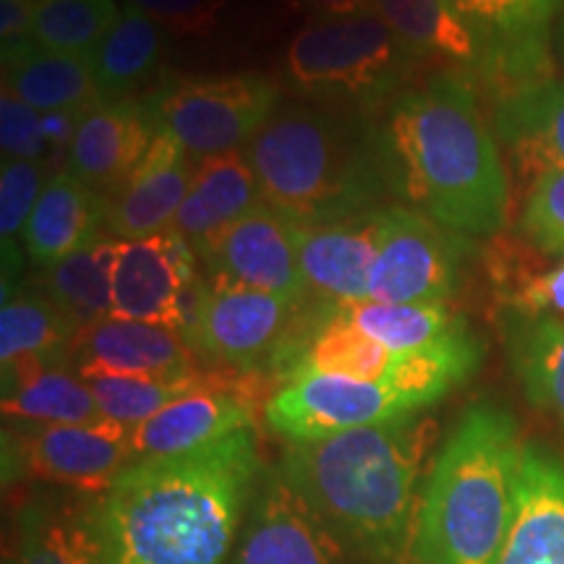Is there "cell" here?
<instances>
[{
    "instance_id": "1",
    "label": "cell",
    "mask_w": 564,
    "mask_h": 564,
    "mask_svg": "<svg viewBox=\"0 0 564 564\" xmlns=\"http://www.w3.org/2000/svg\"><path fill=\"white\" fill-rule=\"evenodd\" d=\"M379 110L392 196L468 238L505 228L510 183L468 68H442L408 84Z\"/></svg>"
},
{
    "instance_id": "2",
    "label": "cell",
    "mask_w": 564,
    "mask_h": 564,
    "mask_svg": "<svg viewBox=\"0 0 564 564\" xmlns=\"http://www.w3.org/2000/svg\"><path fill=\"white\" fill-rule=\"evenodd\" d=\"M257 476L251 429L129 465L100 497L102 564H223Z\"/></svg>"
},
{
    "instance_id": "3",
    "label": "cell",
    "mask_w": 564,
    "mask_h": 564,
    "mask_svg": "<svg viewBox=\"0 0 564 564\" xmlns=\"http://www.w3.org/2000/svg\"><path fill=\"white\" fill-rule=\"evenodd\" d=\"M434 442V419L403 415L291 442L278 470L337 539L377 564H413Z\"/></svg>"
},
{
    "instance_id": "4",
    "label": "cell",
    "mask_w": 564,
    "mask_h": 564,
    "mask_svg": "<svg viewBox=\"0 0 564 564\" xmlns=\"http://www.w3.org/2000/svg\"><path fill=\"white\" fill-rule=\"evenodd\" d=\"M267 207L295 225H327L382 207L392 194L369 112L278 108L246 144Z\"/></svg>"
},
{
    "instance_id": "5",
    "label": "cell",
    "mask_w": 564,
    "mask_h": 564,
    "mask_svg": "<svg viewBox=\"0 0 564 564\" xmlns=\"http://www.w3.org/2000/svg\"><path fill=\"white\" fill-rule=\"evenodd\" d=\"M525 444L505 408L463 413L434 457L413 564H497L518 507Z\"/></svg>"
},
{
    "instance_id": "6",
    "label": "cell",
    "mask_w": 564,
    "mask_h": 564,
    "mask_svg": "<svg viewBox=\"0 0 564 564\" xmlns=\"http://www.w3.org/2000/svg\"><path fill=\"white\" fill-rule=\"evenodd\" d=\"M423 58L373 11L314 19L285 51V82L312 100L371 112L408 87Z\"/></svg>"
},
{
    "instance_id": "7",
    "label": "cell",
    "mask_w": 564,
    "mask_h": 564,
    "mask_svg": "<svg viewBox=\"0 0 564 564\" xmlns=\"http://www.w3.org/2000/svg\"><path fill=\"white\" fill-rule=\"evenodd\" d=\"M280 87L257 70L167 79L150 102L158 131L171 133L194 160L241 150L274 116Z\"/></svg>"
},
{
    "instance_id": "8",
    "label": "cell",
    "mask_w": 564,
    "mask_h": 564,
    "mask_svg": "<svg viewBox=\"0 0 564 564\" xmlns=\"http://www.w3.org/2000/svg\"><path fill=\"white\" fill-rule=\"evenodd\" d=\"M301 306L303 301L288 295L230 291L199 280L188 301L183 337L204 361L225 371L257 373L262 366L270 369Z\"/></svg>"
},
{
    "instance_id": "9",
    "label": "cell",
    "mask_w": 564,
    "mask_h": 564,
    "mask_svg": "<svg viewBox=\"0 0 564 564\" xmlns=\"http://www.w3.org/2000/svg\"><path fill=\"white\" fill-rule=\"evenodd\" d=\"M468 257V236L444 228L419 209L390 204L369 301L447 303L460 288Z\"/></svg>"
},
{
    "instance_id": "10",
    "label": "cell",
    "mask_w": 564,
    "mask_h": 564,
    "mask_svg": "<svg viewBox=\"0 0 564 564\" xmlns=\"http://www.w3.org/2000/svg\"><path fill=\"white\" fill-rule=\"evenodd\" d=\"M564 0H449L478 45L476 74L494 100L552 79V19Z\"/></svg>"
},
{
    "instance_id": "11",
    "label": "cell",
    "mask_w": 564,
    "mask_h": 564,
    "mask_svg": "<svg viewBox=\"0 0 564 564\" xmlns=\"http://www.w3.org/2000/svg\"><path fill=\"white\" fill-rule=\"evenodd\" d=\"M419 411H423L419 400L390 379L361 382V379L312 373L280 384V390L264 403V421L288 442H314L350 429L415 415Z\"/></svg>"
},
{
    "instance_id": "12",
    "label": "cell",
    "mask_w": 564,
    "mask_h": 564,
    "mask_svg": "<svg viewBox=\"0 0 564 564\" xmlns=\"http://www.w3.org/2000/svg\"><path fill=\"white\" fill-rule=\"evenodd\" d=\"M3 457L34 481L91 497L108 491L137 463L131 426L108 419L32 426L21 434L6 432Z\"/></svg>"
},
{
    "instance_id": "13",
    "label": "cell",
    "mask_w": 564,
    "mask_h": 564,
    "mask_svg": "<svg viewBox=\"0 0 564 564\" xmlns=\"http://www.w3.org/2000/svg\"><path fill=\"white\" fill-rule=\"evenodd\" d=\"M212 288L257 291L306 301L295 223L272 207H257L196 251Z\"/></svg>"
},
{
    "instance_id": "14",
    "label": "cell",
    "mask_w": 564,
    "mask_h": 564,
    "mask_svg": "<svg viewBox=\"0 0 564 564\" xmlns=\"http://www.w3.org/2000/svg\"><path fill=\"white\" fill-rule=\"evenodd\" d=\"M196 264L194 246L173 228L141 241H121L112 272V316L183 333L199 282Z\"/></svg>"
},
{
    "instance_id": "15",
    "label": "cell",
    "mask_w": 564,
    "mask_h": 564,
    "mask_svg": "<svg viewBox=\"0 0 564 564\" xmlns=\"http://www.w3.org/2000/svg\"><path fill=\"white\" fill-rule=\"evenodd\" d=\"M251 377L253 373L241 371H212L202 390L131 426L137 460L186 455L251 429L259 392Z\"/></svg>"
},
{
    "instance_id": "16",
    "label": "cell",
    "mask_w": 564,
    "mask_h": 564,
    "mask_svg": "<svg viewBox=\"0 0 564 564\" xmlns=\"http://www.w3.org/2000/svg\"><path fill=\"white\" fill-rule=\"evenodd\" d=\"M387 207L390 204L327 225H295L308 299L329 306L369 301V280L382 249Z\"/></svg>"
},
{
    "instance_id": "17",
    "label": "cell",
    "mask_w": 564,
    "mask_h": 564,
    "mask_svg": "<svg viewBox=\"0 0 564 564\" xmlns=\"http://www.w3.org/2000/svg\"><path fill=\"white\" fill-rule=\"evenodd\" d=\"M337 541L285 476L270 470L253 494L232 564H337Z\"/></svg>"
},
{
    "instance_id": "18",
    "label": "cell",
    "mask_w": 564,
    "mask_h": 564,
    "mask_svg": "<svg viewBox=\"0 0 564 564\" xmlns=\"http://www.w3.org/2000/svg\"><path fill=\"white\" fill-rule=\"evenodd\" d=\"M158 137L150 102L112 100L84 112L68 144L66 173L102 196L116 194Z\"/></svg>"
},
{
    "instance_id": "19",
    "label": "cell",
    "mask_w": 564,
    "mask_h": 564,
    "mask_svg": "<svg viewBox=\"0 0 564 564\" xmlns=\"http://www.w3.org/2000/svg\"><path fill=\"white\" fill-rule=\"evenodd\" d=\"M194 358L183 333L116 316L79 329L70 348V364L82 379L175 377L199 371Z\"/></svg>"
},
{
    "instance_id": "20",
    "label": "cell",
    "mask_w": 564,
    "mask_h": 564,
    "mask_svg": "<svg viewBox=\"0 0 564 564\" xmlns=\"http://www.w3.org/2000/svg\"><path fill=\"white\" fill-rule=\"evenodd\" d=\"M194 158L171 133L158 131L129 181L108 196V230L121 241H141L173 228L194 178Z\"/></svg>"
},
{
    "instance_id": "21",
    "label": "cell",
    "mask_w": 564,
    "mask_h": 564,
    "mask_svg": "<svg viewBox=\"0 0 564 564\" xmlns=\"http://www.w3.org/2000/svg\"><path fill=\"white\" fill-rule=\"evenodd\" d=\"M497 564H564V460L525 444L518 507Z\"/></svg>"
},
{
    "instance_id": "22",
    "label": "cell",
    "mask_w": 564,
    "mask_h": 564,
    "mask_svg": "<svg viewBox=\"0 0 564 564\" xmlns=\"http://www.w3.org/2000/svg\"><path fill=\"white\" fill-rule=\"evenodd\" d=\"M100 497L63 491L30 499L19 514L13 564H102Z\"/></svg>"
},
{
    "instance_id": "23",
    "label": "cell",
    "mask_w": 564,
    "mask_h": 564,
    "mask_svg": "<svg viewBox=\"0 0 564 564\" xmlns=\"http://www.w3.org/2000/svg\"><path fill=\"white\" fill-rule=\"evenodd\" d=\"M262 204V188L246 152L209 154L196 160L192 188L175 215L173 230H178L194 246V251H199L212 238Z\"/></svg>"
},
{
    "instance_id": "24",
    "label": "cell",
    "mask_w": 564,
    "mask_h": 564,
    "mask_svg": "<svg viewBox=\"0 0 564 564\" xmlns=\"http://www.w3.org/2000/svg\"><path fill=\"white\" fill-rule=\"evenodd\" d=\"M108 196L66 171L53 175L21 232L26 257L42 270L61 262L100 238V230L108 228Z\"/></svg>"
},
{
    "instance_id": "25",
    "label": "cell",
    "mask_w": 564,
    "mask_h": 564,
    "mask_svg": "<svg viewBox=\"0 0 564 564\" xmlns=\"http://www.w3.org/2000/svg\"><path fill=\"white\" fill-rule=\"evenodd\" d=\"M494 131L523 178L564 167V79L533 84L494 105Z\"/></svg>"
},
{
    "instance_id": "26",
    "label": "cell",
    "mask_w": 564,
    "mask_h": 564,
    "mask_svg": "<svg viewBox=\"0 0 564 564\" xmlns=\"http://www.w3.org/2000/svg\"><path fill=\"white\" fill-rule=\"evenodd\" d=\"M3 87L40 112H84L100 105L91 55L47 51L37 42L3 51Z\"/></svg>"
},
{
    "instance_id": "27",
    "label": "cell",
    "mask_w": 564,
    "mask_h": 564,
    "mask_svg": "<svg viewBox=\"0 0 564 564\" xmlns=\"http://www.w3.org/2000/svg\"><path fill=\"white\" fill-rule=\"evenodd\" d=\"M68 364L21 358L3 366V415L34 426L89 423L102 419L87 379Z\"/></svg>"
},
{
    "instance_id": "28",
    "label": "cell",
    "mask_w": 564,
    "mask_h": 564,
    "mask_svg": "<svg viewBox=\"0 0 564 564\" xmlns=\"http://www.w3.org/2000/svg\"><path fill=\"white\" fill-rule=\"evenodd\" d=\"M167 47V32L137 6L126 3L112 30L91 53L100 100H129L158 74Z\"/></svg>"
},
{
    "instance_id": "29",
    "label": "cell",
    "mask_w": 564,
    "mask_h": 564,
    "mask_svg": "<svg viewBox=\"0 0 564 564\" xmlns=\"http://www.w3.org/2000/svg\"><path fill=\"white\" fill-rule=\"evenodd\" d=\"M121 238L100 236L66 259L45 267L40 293L84 329L112 316V272Z\"/></svg>"
},
{
    "instance_id": "30",
    "label": "cell",
    "mask_w": 564,
    "mask_h": 564,
    "mask_svg": "<svg viewBox=\"0 0 564 564\" xmlns=\"http://www.w3.org/2000/svg\"><path fill=\"white\" fill-rule=\"evenodd\" d=\"M371 11L421 58H442L474 68L478 45L449 0H371Z\"/></svg>"
},
{
    "instance_id": "31",
    "label": "cell",
    "mask_w": 564,
    "mask_h": 564,
    "mask_svg": "<svg viewBox=\"0 0 564 564\" xmlns=\"http://www.w3.org/2000/svg\"><path fill=\"white\" fill-rule=\"evenodd\" d=\"M507 343L531 403L552 413L564 429V322L510 314Z\"/></svg>"
},
{
    "instance_id": "32",
    "label": "cell",
    "mask_w": 564,
    "mask_h": 564,
    "mask_svg": "<svg viewBox=\"0 0 564 564\" xmlns=\"http://www.w3.org/2000/svg\"><path fill=\"white\" fill-rule=\"evenodd\" d=\"M322 303V301H319ZM329 306V303H327ZM345 322L356 324L361 333L382 343L392 352L429 348L463 327L465 319L449 312L444 303H377L358 301L345 306H329Z\"/></svg>"
},
{
    "instance_id": "33",
    "label": "cell",
    "mask_w": 564,
    "mask_h": 564,
    "mask_svg": "<svg viewBox=\"0 0 564 564\" xmlns=\"http://www.w3.org/2000/svg\"><path fill=\"white\" fill-rule=\"evenodd\" d=\"M79 327L55 308L42 293H21L3 301L0 312V361L9 366L21 358L70 364Z\"/></svg>"
},
{
    "instance_id": "34",
    "label": "cell",
    "mask_w": 564,
    "mask_h": 564,
    "mask_svg": "<svg viewBox=\"0 0 564 564\" xmlns=\"http://www.w3.org/2000/svg\"><path fill=\"white\" fill-rule=\"evenodd\" d=\"M489 264L494 288L510 314L525 319L552 316L564 322V257L539 267L514 246H502Z\"/></svg>"
},
{
    "instance_id": "35",
    "label": "cell",
    "mask_w": 564,
    "mask_h": 564,
    "mask_svg": "<svg viewBox=\"0 0 564 564\" xmlns=\"http://www.w3.org/2000/svg\"><path fill=\"white\" fill-rule=\"evenodd\" d=\"M209 379L212 371H192L175 377H91L87 384L102 419L137 426L175 400L202 390Z\"/></svg>"
},
{
    "instance_id": "36",
    "label": "cell",
    "mask_w": 564,
    "mask_h": 564,
    "mask_svg": "<svg viewBox=\"0 0 564 564\" xmlns=\"http://www.w3.org/2000/svg\"><path fill=\"white\" fill-rule=\"evenodd\" d=\"M121 9L116 0H40L32 40L47 51L91 55L112 30Z\"/></svg>"
},
{
    "instance_id": "37",
    "label": "cell",
    "mask_w": 564,
    "mask_h": 564,
    "mask_svg": "<svg viewBox=\"0 0 564 564\" xmlns=\"http://www.w3.org/2000/svg\"><path fill=\"white\" fill-rule=\"evenodd\" d=\"M520 232L539 253L564 257V167L533 181L520 215Z\"/></svg>"
},
{
    "instance_id": "38",
    "label": "cell",
    "mask_w": 564,
    "mask_h": 564,
    "mask_svg": "<svg viewBox=\"0 0 564 564\" xmlns=\"http://www.w3.org/2000/svg\"><path fill=\"white\" fill-rule=\"evenodd\" d=\"M45 192V165L30 160H3L0 167V236L3 249L17 243L19 232Z\"/></svg>"
},
{
    "instance_id": "39",
    "label": "cell",
    "mask_w": 564,
    "mask_h": 564,
    "mask_svg": "<svg viewBox=\"0 0 564 564\" xmlns=\"http://www.w3.org/2000/svg\"><path fill=\"white\" fill-rule=\"evenodd\" d=\"M0 147H3V160H30L42 162V165L53 160V147L45 129V112L21 102L6 87L3 97H0Z\"/></svg>"
},
{
    "instance_id": "40",
    "label": "cell",
    "mask_w": 564,
    "mask_h": 564,
    "mask_svg": "<svg viewBox=\"0 0 564 564\" xmlns=\"http://www.w3.org/2000/svg\"><path fill=\"white\" fill-rule=\"evenodd\" d=\"M173 37H207L220 30L228 0H126Z\"/></svg>"
},
{
    "instance_id": "41",
    "label": "cell",
    "mask_w": 564,
    "mask_h": 564,
    "mask_svg": "<svg viewBox=\"0 0 564 564\" xmlns=\"http://www.w3.org/2000/svg\"><path fill=\"white\" fill-rule=\"evenodd\" d=\"M34 0H0V42L3 51L32 40Z\"/></svg>"
},
{
    "instance_id": "42",
    "label": "cell",
    "mask_w": 564,
    "mask_h": 564,
    "mask_svg": "<svg viewBox=\"0 0 564 564\" xmlns=\"http://www.w3.org/2000/svg\"><path fill=\"white\" fill-rule=\"evenodd\" d=\"M299 3L312 11L314 19H340L371 11V0H299Z\"/></svg>"
}]
</instances>
